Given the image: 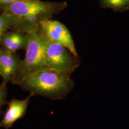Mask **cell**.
<instances>
[{"instance_id":"4fadbf2b","label":"cell","mask_w":129,"mask_h":129,"mask_svg":"<svg viewBox=\"0 0 129 129\" xmlns=\"http://www.w3.org/2000/svg\"><path fill=\"white\" fill-rule=\"evenodd\" d=\"M2 11H1V10H0V14H1V13H2Z\"/></svg>"},{"instance_id":"ba28073f","label":"cell","mask_w":129,"mask_h":129,"mask_svg":"<svg viewBox=\"0 0 129 129\" xmlns=\"http://www.w3.org/2000/svg\"><path fill=\"white\" fill-rule=\"evenodd\" d=\"M28 44L27 34L18 31H6L0 39L1 48L10 52L15 53L20 49H25Z\"/></svg>"},{"instance_id":"7c38bea8","label":"cell","mask_w":129,"mask_h":129,"mask_svg":"<svg viewBox=\"0 0 129 129\" xmlns=\"http://www.w3.org/2000/svg\"><path fill=\"white\" fill-rule=\"evenodd\" d=\"M20 1H22V0H0V5L12 3H14V2H18Z\"/></svg>"},{"instance_id":"8fae6325","label":"cell","mask_w":129,"mask_h":129,"mask_svg":"<svg viewBox=\"0 0 129 129\" xmlns=\"http://www.w3.org/2000/svg\"><path fill=\"white\" fill-rule=\"evenodd\" d=\"M8 30V16L2 12L0 14V39L3 34Z\"/></svg>"},{"instance_id":"8992f818","label":"cell","mask_w":129,"mask_h":129,"mask_svg":"<svg viewBox=\"0 0 129 129\" xmlns=\"http://www.w3.org/2000/svg\"><path fill=\"white\" fill-rule=\"evenodd\" d=\"M23 61L15 53L0 47V76L3 78L2 83L7 85L11 82L21 69Z\"/></svg>"},{"instance_id":"5b68a950","label":"cell","mask_w":129,"mask_h":129,"mask_svg":"<svg viewBox=\"0 0 129 129\" xmlns=\"http://www.w3.org/2000/svg\"><path fill=\"white\" fill-rule=\"evenodd\" d=\"M40 27L49 40L66 47L74 56L78 57L72 37L64 24L57 21L48 19L42 23Z\"/></svg>"},{"instance_id":"3957f363","label":"cell","mask_w":129,"mask_h":129,"mask_svg":"<svg viewBox=\"0 0 129 129\" xmlns=\"http://www.w3.org/2000/svg\"><path fill=\"white\" fill-rule=\"evenodd\" d=\"M27 34L28 44L25 58L20 70L11 81L13 84L15 85L28 75L48 68L43 59L44 34L41 28Z\"/></svg>"},{"instance_id":"7a4b0ae2","label":"cell","mask_w":129,"mask_h":129,"mask_svg":"<svg viewBox=\"0 0 129 129\" xmlns=\"http://www.w3.org/2000/svg\"><path fill=\"white\" fill-rule=\"evenodd\" d=\"M72 73L46 68L30 74L15 85L34 96L58 100L66 97L74 85Z\"/></svg>"},{"instance_id":"52a82bcc","label":"cell","mask_w":129,"mask_h":129,"mask_svg":"<svg viewBox=\"0 0 129 129\" xmlns=\"http://www.w3.org/2000/svg\"><path fill=\"white\" fill-rule=\"evenodd\" d=\"M32 95L30 94L26 98L23 100L12 99L8 102V107L3 119L0 121V127L8 129L14 123L24 115L29 103Z\"/></svg>"},{"instance_id":"6da1fadb","label":"cell","mask_w":129,"mask_h":129,"mask_svg":"<svg viewBox=\"0 0 129 129\" xmlns=\"http://www.w3.org/2000/svg\"><path fill=\"white\" fill-rule=\"evenodd\" d=\"M67 6L66 2L22 0L0 5V10L8 16V29L28 34L37 30L42 23Z\"/></svg>"},{"instance_id":"30bf717a","label":"cell","mask_w":129,"mask_h":129,"mask_svg":"<svg viewBox=\"0 0 129 129\" xmlns=\"http://www.w3.org/2000/svg\"><path fill=\"white\" fill-rule=\"evenodd\" d=\"M7 96V89L6 85L1 83L0 84V117L2 112V107L6 102Z\"/></svg>"},{"instance_id":"277c9868","label":"cell","mask_w":129,"mask_h":129,"mask_svg":"<svg viewBox=\"0 0 129 129\" xmlns=\"http://www.w3.org/2000/svg\"><path fill=\"white\" fill-rule=\"evenodd\" d=\"M43 59L47 67L71 73L80 64L78 57L74 56L66 47L51 41L45 35Z\"/></svg>"},{"instance_id":"9c48e42d","label":"cell","mask_w":129,"mask_h":129,"mask_svg":"<svg viewBox=\"0 0 129 129\" xmlns=\"http://www.w3.org/2000/svg\"><path fill=\"white\" fill-rule=\"evenodd\" d=\"M101 7L115 12H123L129 10V0H99Z\"/></svg>"}]
</instances>
